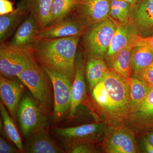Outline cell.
I'll list each match as a JSON object with an SVG mask.
<instances>
[{"mask_svg":"<svg viewBox=\"0 0 153 153\" xmlns=\"http://www.w3.org/2000/svg\"><path fill=\"white\" fill-rule=\"evenodd\" d=\"M116 22L117 28L105 56L107 58L131 45L134 38L138 35L136 28L130 20L123 24Z\"/></svg>","mask_w":153,"mask_h":153,"instance_id":"d6986e66","label":"cell"},{"mask_svg":"<svg viewBox=\"0 0 153 153\" xmlns=\"http://www.w3.org/2000/svg\"><path fill=\"white\" fill-rule=\"evenodd\" d=\"M110 0H80L74 13L88 26L109 18Z\"/></svg>","mask_w":153,"mask_h":153,"instance_id":"7c38bea8","label":"cell"},{"mask_svg":"<svg viewBox=\"0 0 153 153\" xmlns=\"http://www.w3.org/2000/svg\"><path fill=\"white\" fill-rule=\"evenodd\" d=\"M13 4L10 0H0V16L10 13L14 11Z\"/></svg>","mask_w":153,"mask_h":153,"instance_id":"1f68e13d","label":"cell"},{"mask_svg":"<svg viewBox=\"0 0 153 153\" xmlns=\"http://www.w3.org/2000/svg\"><path fill=\"white\" fill-rule=\"evenodd\" d=\"M17 77L29 89L41 109L45 113H49L51 106L50 79L42 67L36 63L19 73Z\"/></svg>","mask_w":153,"mask_h":153,"instance_id":"5b68a950","label":"cell"},{"mask_svg":"<svg viewBox=\"0 0 153 153\" xmlns=\"http://www.w3.org/2000/svg\"><path fill=\"white\" fill-rule=\"evenodd\" d=\"M133 47L131 45H129L107 58L109 61L111 68L128 81L132 76L130 58Z\"/></svg>","mask_w":153,"mask_h":153,"instance_id":"7402d4cb","label":"cell"},{"mask_svg":"<svg viewBox=\"0 0 153 153\" xmlns=\"http://www.w3.org/2000/svg\"><path fill=\"white\" fill-rule=\"evenodd\" d=\"M80 0H53L49 25L74 13Z\"/></svg>","mask_w":153,"mask_h":153,"instance_id":"d4e9b609","label":"cell"},{"mask_svg":"<svg viewBox=\"0 0 153 153\" xmlns=\"http://www.w3.org/2000/svg\"><path fill=\"white\" fill-rule=\"evenodd\" d=\"M148 134L147 137L146 138V139L150 143L153 147V130L151 131Z\"/></svg>","mask_w":153,"mask_h":153,"instance_id":"836d02e7","label":"cell"},{"mask_svg":"<svg viewBox=\"0 0 153 153\" xmlns=\"http://www.w3.org/2000/svg\"><path fill=\"white\" fill-rule=\"evenodd\" d=\"M122 1L129 3L131 5H134L135 4L137 3L138 2L139 0H122Z\"/></svg>","mask_w":153,"mask_h":153,"instance_id":"e575fe53","label":"cell"},{"mask_svg":"<svg viewBox=\"0 0 153 153\" xmlns=\"http://www.w3.org/2000/svg\"><path fill=\"white\" fill-rule=\"evenodd\" d=\"M137 77L142 79L149 86L153 88V62Z\"/></svg>","mask_w":153,"mask_h":153,"instance_id":"f546056e","label":"cell"},{"mask_svg":"<svg viewBox=\"0 0 153 153\" xmlns=\"http://www.w3.org/2000/svg\"><path fill=\"white\" fill-rule=\"evenodd\" d=\"M17 119L25 138L36 132L47 129L49 125L47 115L35 99L26 91L18 107Z\"/></svg>","mask_w":153,"mask_h":153,"instance_id":"8992f818","label":"cell"},{"mask_svg":"<svg viewBox=\"0 0 153 153\" xmlns=\"http://www.w3.org/2000/svg\"><path fill=\"white\" fill-rule=\"evenodd\" d=\"M130 20L143 38L153 35V0H139L132 5Z\"/></svg>","mask_w":153,"mask_h":153,"instance_id":"4fadbf2b","label":"cell"},{"mask_svg":"<svg viewBox=\"0 0 153 153\" xmlns=\"http://www.w3.org/2000/svg\"><path fill=\"white\" fill-rule=\"evenodd\" d=\"M80 37L42 38L34 48V54L42 68L58 71L73 82L75 60Z\"/></svg>","mask_w":153,"mask_h":153,"instance_id":"6da1fadb","label":"cell"},{"mask_svg":"<svg viewBox=\"0 0 153 153\" xmlns=\"http://www.w3.org/2000/svg\"><path fill=\"white\" fill-rule=\"evenodd\" d=\"M130 61L132 74L137 77L153 62V52L146 46H134Z\"/></svg>","mask_w":153,"mask_h":153,"instance_id":"44dd1931","label":"cell"},{"mask_svg":"<svg viewBox=\"0 0 153 153\" xmlns=\"http://www.w3.org/2000/svg\"><path fill=\"white\" fill-rule=\"evenodd\" d=\"M97 104L105 111L115 117H125L130 108L129 81L108 68L92 91Z\"/></svg>","mask_w":153,"mask_h":153,"instance_id":"7a4b0ae2","label":"cell"},{"mask_svg":"<svg viewBox=\"0 0 153 153\" xmlns=\"http://www.w3.org/2000/svg\"><path fill=\"white\" fill-rule=\"evenodd\" d=\"M131 45L133 47L136 46H146L153 52V35L147 38H143L139 35H137L132 41Z\"/></svg>","mask_w":153,"mask_h":153,"instance_id":"f1b7e54d","label":"cell"},{"mask_svg":"<svg viewBox=\"0 0 153 153\" xmlns=\"http://www.w3.org/2000/svg\"><path fill=\"white\" fill-rule=\"evenodd\" d=\"M29 13L35 17L42 30L50 22L51 6L53 0H25Z\"/></svg>","mask_w":153,"mask_h":153,"instance_id":"603a6c76","label":"cell"},{"mask_svg":"<svg viewBox=\"0 0 153 153\" xmlns=\"http://www.w3.org/2000/svg\"><path fill=\"white\" fill-rule=\"evenodd\" d=\"M132 5L122 0H110L109 17L120 24L128 22Z\"/></svg>","mask_w":153,"mask_h":153,"instance_id":"4316f807","label":"cell"},{"mask_svg":"<svg viewBox=\"0 0 153 153\" xmlns=\"http://www.w3.org/2000/svg\"><path fill=\"white\" fill-rule=\"evenodd\" d=\"M7 109L6 107L1 102L0 112L5 134L21 152H24V145L22 143L21 137L18 132L14 121Z\"/></svg>","mask_w":153,"mask_h":153,"instance_id":"cb8c5ba5","label":"cell"},{"mask_svg":"<svg viewBox=\"0 0 153 153\" xmlns=\"http://www.w3.org/2000/svg\"><path fill=\"white\" fill-rule=\"evenodd\" d=\"M51 81L54 92L53 117L55 122L61 120L70 111L71 103L72 82L58 71L42 68Z\"/></svg>","mask_w":153,"mask_h":153,"instance_id":"52a82bcc","label":"cell"},{"mask_svg":"<svg viewBox=\"0 0 153 153\" xmlns=\"http://www.w3.org/2000/svg\"><path fill=\"white\" fill-rule=\"evenodd\" d=\"M129 84L130 99V111L144 99L152 88L149 86L142 79L134 76H131L129 80Z\"/></svg>","mask_w":153,"mask_h":153,"instance_id":"484cf974","label":"cell"},{"mask_svg":"<svg viewBox=\"0 0 153 153\" xmlns=\"http://www.w3.org/2000/svg\"><path fill=\"white\" fill-rule=\"evenodd\" d=\"M86 54L77 48L75 60V74L71 86V103L69 115L73 116L83 100L85 92V67Z\"/></svg>","mask_w":153,"mask_h":153,"instance_id":"5bb4252c","label":"cell"},{"mask_svg":"<svg viewBox=\"0 0 153 153\" xmlns=\"http://www.w3.org/2000/svg\"><path fill=\"white\" fill-rule=\"evenodd\" d=\"M24 152L62 153L65 152L52 139L47 129H44L26 138Z\"/></svg>","mask_w":153,"mask_h":153,"instance_id":"2e32d148","label":"cell"},{"mask_svg":"<svg viewBox=\"0 0 153 153\" xmlns=\"http://www.w3.org/2000/svg\"><path fill=\"white\" fill-rule=\"evenodd\" d=\"M117 28L116 22L109 18L89 26L82 36L86 55L104 58L106 56Z\"/></svg>","mask_w":153,"mask_h":153,"instance_id":"277c9868","label":"cell"},{"mask_svg":"<svg viewBox=\"0 0 153 153\" xmlns=\"http://www.w3.org/2000/svg\"><path fill=\"white\" fill-rule=\"evenodd\" d=\"M24 84L16 77L12 79L0 76L1 102L8 111L15 124L16 123L18 107L25 92Z\"/></svg>","mask_w":153,"mask_h":153,"instance_id":"30bf717a","label":"cell"},{"mask_svg":"<svg viewBox=\"0 0 153 153\" xmlns=\"http://www.w3.org/2000/svg\"><path fill=\"white\" fill-rule=\"evenodd\" d=\"M128 129L122 128L113 132L104 145L105 150L108 153H136L137 148L134 135Z\"/></svg>","mask_w":153,"mask_h":153,"instance_id":"9a60e30c","label":"cell"},{"mask_svg":"<svg viewBox=\"0 0 153 153\" xmlns=\"http://www.w3.org/2000/svg\"><path fill=\"white\" fill-rule=\"evenodd\" d=\"M21 152L18 148L10 145L3 137H0V153H19Z\"/></svg>","mask_w":153,"mask_h":153,"instance_id":"4dcf8cb0","label":"cell"},{"mask_svg":"<svg viewBox=\"0 0 153 153\" xmlns=\"http://www.w3.org/2000/svg\"><path fill=\"white\" fill-rule=\"evenodd\" d=\"M126 125L137 130H153V88L144 99L124 117Z\"/></svg>","mask_w":153,"mask_h":153,"instance_id":"9c48e42d","label":"cell"},{"mask_svg":"<svg viewBox=\"0 0 153 153\" xmlns=\"http://www.w3.org/2000/svg\"><path fill=\"white\" fill-rule=\"evenodd\" d=\"M42 29L36 17L29 13L19 26L9 44L13 46L34 49L41 39Z\"/></svg>","mask_w":153,"mask_h":153,"instance_id":"8fae6325","label":"cell"},{"mask_svg":"<svg viewBox=\"0 0 153 153\" xmlns=\"http://www.w3.org/2000/svg\"><path fill=\"white\" fill-rule=\"evenodd\" d=\"M38 63L34 49L13 46L5 42L0 45V72L1 76L12 79L19 73Z\"/></svg>","mask_w":153,"mask_h":153,"instance_id":"3957f363","label":"cell"},{"mask_svg":"<svg viewBox=\"0 0 153 153\" xmlns=\"http://www.w3.org/2000/svg\"><path fill=\"white\" fill-rule=\"evenodd\" d=\"M103 128L102 124L92 123L73 127L56 128L52 129L51 132L63 141L70 143L92 137Z\"/></svg>","mask_w":153,"mask_h":153,"instance_id":"e0dca14e","label":"cell"},{"mask_svg":"<svg viewBox=\"0 0 153 153\" xmlns=\"http://www.w3.org/2000/svg\"><path fill=\"white\" fill-rule=\"evenodd\" d=\"M86 59L85 67V78L89 90L92 91L94 88L102 79L108 68L103 58L88 56Z\"/></svg>","mask_w":153,"mask_h":153,"instance_id":"ffe728a7","label":"cell"},{"mask_svg":"<svg viewBox=\"0 0 153 153\" xmlns=\"http://www.w3.org/2000/svg\"><path fill=\"white\" fill-rule=\"evenodd\" d=\"M69 152L71 153H90L97 152L93 145L89 143L76 144Z\"/></svg>","mask_w":153,"mask_h":153,"instance_id":"83f0119b","label":"cell"},{"mask_svg":"<svg viewBox=\"0 0 153 153\" xmlns=\"http://www.w3.org/2000/svg\"><path fill=\"white\" fill-rule=\"evenodd\" d=\"M29 14L25 0H21L10 13L0 16V41L5 42Z\"/></svg>","mask_w":153,"mask_h":153,"instance_id":"ac0fdd59","label":"cell"},{"mask_svg":"<svg viewBox=\"0 0 153 153\" xmlns=\"http://www.w3.org/2000/svg\"><path fill=\"white\" fill-rule=\"evenodd\" d=\"M144 146L146 152L153 153V147L146 139L144 142Z\"/></svg>","mask_w":153,"mask_h":153,"instance_id":"d6a6232c","label":"cell"},{"mask_svg":"<svg viewBox=\"0 0 153 153\" xmlns=\"http://www.w3.org/2000/svg\"><path fill=\"white\" fill-rule=\"evenodd\" d=\"M88 26L74 13L48 25L42 30L41 38H63L69 36L82 37Z\"/></svg>","mask_w":153,"mask_h":153,"instance_id":"ba28073f","label":"cell"}]
</instances>
